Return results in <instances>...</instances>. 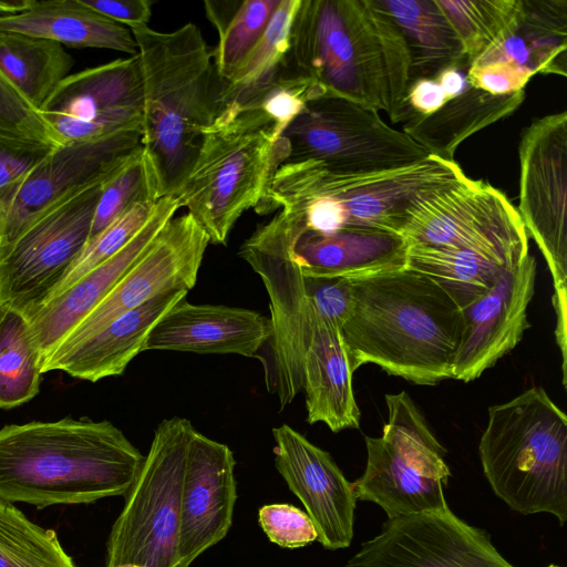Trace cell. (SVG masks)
I'll return each mask as SVG.
<instances>
[{
  "instance_id": "24",
  "label": "cell",
  "mask_w": 567,
  "mask_h": 567,
  "mask_svg": "<svg viewBox=\"0 0 567 567\" xmlns=\"http://www.w3.org/2000/svg\"><path fill=\"white\" fill-rule=\"evenodd\" d=\"M271 337L270 319L257 311L178 300L152 328L143 351L257 357Z\"/></svg>"
},
{
  "instance_id": "15",
  "label": "cell",
  "mask_w": 567,
  "mask_h": 567,
  "mask_svg": "<svg viewBox=\"0 0 567 567\" xmlns=\"http://www.w3.org/2000/svg\"><path fill=\"white\" fill-rule=\"evenodd\" d=\"M142 150V140L135 137L53 150L23 178L0 190V249L55 206L105 182Z\"/></svg>"
},
{
  "instance_id": "5",
  "label": "cell",
  "mask_w": 567,
  "mask_h": 567,
  "mask_svg": "<svg viewBox=\"0 0 567 567\" xmlns=\"http://www.w3.org/2000/svg\"><path fill=\"white\" fill-rule=\"evenodd\" d=\"M274 122L259 109H224L203 134L176 197L207 234L226 245L238 218L260 202L278 166Z\"/></svg>"
},
{
  "instance_id": "16",
  "label": "cell",
  "mask_w": 567,
  "mask_h": 567,
  "mask_svg": "<svg viewBox=\"0 0 567 567\" xmlns=\"http://www.w3.org/2000/svg\"><path fill=\"white\" fill-rule=\"evenodd\" d=\"M344 567H515L449 506L388 518Z\"/></svg>"
},
{
  "instance_id": "25",
  "label": "cell",
  "mask_w": 567,
  "mask_h": 567,
  "mask_svg": "<svg viewBox=\"0 0 567 567\" xmlns=\"http://www.w3.org/2000/svg\"><path fill=\"white\" fill-rule=\"evenodd\" d=\"M185 290L162 292L113 320L90 337L70 344H59L41 361L42 374L63 371L90 382L121 375L143 351L156 322L182 298Z\"/></svg>"
},
{
  "instance_id": "48",
  "label": "cell",
  "mask_w": 567,
  "mask_h": 567,
  "mask_svg": "<svg viewBox=\"0 0 567 567\" xmlns=\"http://www.w3.org/2000/svg\"><path fill=\"white\" fill-rule=\"evenodd\" d=\"M465 69L450 68L440 72L434 79L444 91L447 100L462 94L470 85Z\"/></svg>"
},
{
  "instance_id": "4",
  "label": "cell",
  "mask_w": 567,
  "mask_h": 567,
  "mask_svg": "<svg viewBox=\"0 0 567 567\" xmlns=\"http://www.w3.org/2000/svg\"><path fill=\"white\" fill-rule=\"evenodd\" d=\"M484 475L513 511L567 519V416L544 388L489 406L478 443Z\"/></svg>"
},
{
  "instance_id": "3",
  "label": "cell",
  "mask_w": 567,
  "mask_h": 567,
  "mask_svg": "<svg viewBox=\"0 0 567 567\" xmlns=\"http://www.w3.org/2000/svg\"><path fill=\"white\" fill-rule=\"evenodd\" d=\"M143 89V159L153 197L175 196L220 110L221 82L199 28L131 29Z\"/></svg>"
},
{
  "instance_id": "30",
  "label": "cell",
  "mask_w": 567,
  "mask_h": 567,
  "mask_svg": "<svg viewBox=\"0 0 567 567\" xmlns=\"http://www.w3.org/2000/svg\"><path fill=\"white\" fill-rule=\"evenodd\" d=\"M400 29L411 60V83L443 70L470 68L462 43L435 0H377Z\"/></svg>"
},
{
  "instance_id": "40",
  "label": "cell",
  "mask_w": 567,
  "mask_h": 567,
  "mask_svg": "<svg viewBox=\"0 0 567 567\" xmlns=\"http://www.w3.org/2000/svg\"><path fill=\"white\" fill-rule=\"evenodd\" d=\"M144 202L156 200L153 197L142 150L101 184L89 240L128 209Z\"/></svg>"
},
{
  "instance_id": "21",
  "label": "cell",
  "mask_w": 567,
  "mask_h": 567,
  "mask_svg": "<svg viewBox=\"0 0 567 567\" xmlns=\"http://www.w3.org/2000/svg\"><path fill=\"white\" fill-rule=\"evenodd\" d=\"M463 173L455 161L434 155L394 169L362 175L333 174L317 162V183L344 205L348 214L346 227L374 228L396 234L406 210L421 193Z\"/></svg>"
},
{
  "instance_id": "44",
  "label": "cell",
  "mask_w": 567,
  "mask_h": 567,
  "mask_svg": "<svg viewBox=\"0 0 567 567\" xmlns=\"http://www.w3.org/2000/svg\"><path fill=\"white\" fill-rule=\"evenodd\" d=\"M53 150L55 147L0 135V190L23 178Z\"/></svg>"
},
{
  "instance_id": "43",
  "label": "cell",
  "mask_w": 567,
  "mask_h": 567,
  "mask_svg": "<svg viewBox=\"0 0 567 567\" xmlns=\"http://www.w3.org/2000/svg\"><path fill=\"white\" fill-rule=\"evenodd\" d=\"M303 285L308 299L320 316L340 330L353 303L351 279L303 277Z\"/></svg>"
},
{
  "instance_id": "6",
  "label": "cell",
  "mask_w": 567,
  "mask_h": 567,
  "mask_svg": "<svg viewBox=\"0 0 567 567\" xmlns=\"http://www.w3.org/2000/svg\"><path fill=\"white\" fill-rule=\"evenodd\" d=\"M290 42L292 66L320 96L388 114V78L367 0H299Z\"/></svg>"
},
{
  "instance_id": "38",
  "label": "cell",
  "mask_w": 567,
  "mask_h": 567,
  "mask_svg": "<svg viewBox=\"0 0 567 567\" xmlns=\"http://www.w3.org/2000/svg\"><path fill=\"white\" fill-rule=\"evenodd\" d=\"M156 202H144L135 205L91 238L70 269L41 303L70 288L90 270L125 247L147 223Z\"/></svg>"
},
{
  "instance_id": "50",
  "label": "cell",
  "mask_w": 567,
  "mask_h": 567,
  "mask_svg": "<svg viewBox=\"0 0 567 567\" xmlns=\"http://www.w3.org/2000/svg\"><path fill=\"white\" fill-rule=\"evenodd\" d=\"M4 303L2 300L1 282H0V305Z\"/></svg>"
},
{
  "instance_id": "49",
  "label": "cell",
  "mask_w": 567,
  "mask_h": 567,
  "mask_svg": "<svg viewBox=\"0 0 567 567\" xmlns=\"http://www.w3.org/2000/svg\"><path fill=\"white\" fill-rule=\"evenodd\" d=\"M35 3L37 0H0V18L28 11Z\"/></svg>"
},
{
  "instance_id": "37",
  "label": "cell",
  "mask_w": 567,
  "mask_h": 567,
  "mask_svg": "<svg viewBox=\"0 0 567 567\" xmlns=\"http://www.w3.org/2000/svg\"><path fill=\"white\" fill-rule=\"evenodd\" d=\"M0 567H76L54 530L0 498Z\"/></svg>"
},
{
  "instance_id": "28",
  "label": "cell",
  "mask_w": 567,
  "mask_h": 567,
  "mask_svg": "<svg viewBox=\"0 0 567 567\" xmlns=\"http://www.w3.org/2000/svg\"><path fill=\"white\" fill-rule=\"evenodd\" d=\"M509 62L534 75L567 74V0H523L516 25L470 65Z\"/></svg>"
},
{
  "instance_id": "36",
  "label": "cell",
  "mask_w": 567,
  "mask_h": 567,
  "mask_svg": "<svg viewBox=\"0 0 567 567\" xmlns=\"http://www.w3.org/2000/svg\"><path fill=\"white\" fill-rule=\"evenodd\" d=\"M456 32L470 64L518 22L523 0H435Z\"/></svg>"
},
{
  "instance_id": "19",
  "label": "cell",
  "mask_w": 567,
  "mask_h": 567,
  "mask_svg": "<svg viewBox=\"0 0 567 567\" xmlns=\"http://www.w3.org/2000/svg\"><path fill=\"white\" fill-rule=\"evenodd\" d=\"M536 260L526 256L505 270L494 286L462 308L463 332L452 363V379L473 381L513 350L530 327Z\"/></svg>"
},
{
  "instance_id": "51",
  "label": "cell",
  "mask_w": 567,
  "mask_h": 567,
  "mask_svg": "<svg viewBox=\"0 0 567 567\" xmlns=\"http://www.w3.org/2000/svg\"><path fill=\"white\" fill-rule=\"evenodd\" d=\"M547 567H559V566H556V565H549V566H547Z\"/></svg>"
},
{
  "instance_id": "18",
  "label": "cell",
  "mask_w": 567,
  "mask_h": 567,
  "mask_svg": "<svg viewBox=\"0 0 567 567\" xmlns=\"http://www.w3.org/2000/svg\"><path fill=\"white\" fill-rule=\"evenodd\" d=\"M275 465L311 518L327 549L350 546L357 497L331 455L288 424L272 429Z\"/></svg>"
},
{
  "instance_id": "12",
  "label": "cell",
  "mask_w": 567,
  "mask_h": 567,
  "mask_svg": "<svg viewBox=\"0 0 567 567\" xmlns=\"http://www.w3.org/2000/svg\"><path fill=\"white\" fill-rule=\"evenodd\" d=\"M39 112L64 145L116 137L143 141V89L137 54L70 74Z\"/></svg>"
},
{
  "instance_id": "26",
  "label": "cell",
  "mask_w": 567,
  "mask_h": 567,
  "mask_svg": "<svg viewBox=\"0 0 567 567\" xmlns=\"http://www.w3.org/2000/svg\"><path fill=\"white\" fill-rule=\"evenodd\" d=\"M311 334L302 362L307 422L324 423L332 432L358 429L360 411L352 389L346 347L340 330L323 319L311 303Z\"/></svg>"
},
{
  "instance_id": "17",
  "label": "cell",
  "mask_w": 567,
  "mask_h": 567,
  "mask_svg": "<svg viewBox=\"0 0 567 567\" xmlns=\"http://www.w3.org/2000/svg\"><path fill=\"white\" fill-rule=\"evenodd\" d=\"M208 244L207 234L189 213L171 218L114 288L59 344L74 343L96 333L162 292H188L197 281Z\"/></svg>"
},
{
  "instance_id": "27",
  "label": "cell",
  "mask_w": 567,
  "mask_h": 567,
  "mask_svg": "<svg viewBox=\"0 0 567 567\" xmlns=\"http://www.w3.org/2000/svg\"><path fill=\"white\" fill-rule=\"evenodd\" d=\"M0 31L47 39L63 47L137 54V44L128 28L93 11L81 0L37 1L28 11L1 17Z\"/></svg>"
},
{
  "instance_id": "34",
  "label": "cell",
  "mask_w": 567,
  "mask_h": 567,
  "mask_svg": "<svg viewBox=\"0 0 567 567\" xmlns=\"http://www.w3.org/2000/svg\"><path fill=\"white\" fill-rule=\"evenodd\" d=\"M281 0L205 1L207 19L218 32L212 50L220 82H227L267 30Z\"/></svg>"
},
{
  "instance_id": "11",
  "label": "cell",
  "mask_w": 567,
  "mask_h": 567,
  "mask_svg": "<svg viewBox=\"0 0 567 567\" xmlns=\"http://www.w3.org/2000/svg\"><path fill=\"white\" fill-rule=\"evenodd\" d=\"M517 213L554 284L556 340L566 362L567 112L535 120L522 134Z\"/></svg>"
},
{
  "instance_id": "47",
  "label": "cell",
  "mask_w": 567,
  "mask_h": 567,
  "mask_svg": "<svg viewBox=\"0 0 567 567\" xmlns=\"http://www.w3.org/2000/svg\"><path fill=\"white\" fill-rule=\"evenodd\" d=\"M447 101L435 79H417L409 87L405 106L412 117L426 116L440 110Z\"/></svg>"
},
{
  "instance_id": "32",
  "label": "cell",
  "mask_w": 567,
  "mask_h": 567,
  "mask_svg": "<svg viewBox=\"0 0 567 567\" xmlns=\"http://www.w3.org/2000/svg\"><path fill=\"white\" fill-rule=\"evenodd\" d=\"M73 65L55 41L0 31V71L38 111Z\"/></svg>"
},
{
  "instance_id": "42",
  "label": "cell",
  "mask_w": 567,
  "mask_h": 567,
  "mask_svg": "<svg viewBox=\"0 0 567 567\" xmlns=\"http://www.w3.org/2000/svg\"><path fill=\"white\" fill-rule=\"evenodd\" d=\"M258 520L269 540L284 548L305 547L318 539L309 515L290 504L264 505L259 508Z\"/></svg>"
},
{
  "instance_id": "29",
  "label": "cell",
  "mask_w": 567,
  "mask_h": 567,
  "mask_svg": "<svg viewBox=\"0 0 567 567\" xmlns=\"http://www.w3.org/2000/svg\"><path fill=\"white\" fill-rule=\"evenodd\" d=\"M525 91L493 95L471 85L449 100L440 110L414 115L403 125V132L420 144L429 155L454 161L461 143L481 130L509 116L524 102Z\"/></svg>"
},
{
  "instance_id": "23",
  "label": "cell",
  "mask_w": 567,
  "mask_h": 567,
  "mask_svg": "<svg viewBox=\"0 0 567 567\" xmlns=\"http://www.w3.org/2000/svg\"><path fill=\"white\" fill-rule=\"evenodd\" d=\"M179 208L176 196L159 198L141 231L118 252L54 298L22 312L41 361L104 299Z\"/></svg>"
},
{
  "instance_id": "22",
  "label": "cell",
  "mask_w": 567,
  "mask_h": 567,
  "mask_svg": "<svg viewBox=\"0 0 567 567\" xmlns=\"http://www.w3.org/2000/svg\"><path fill=\"white\" fill-rule=\"evenodd\" d=\"M282 239L307 278L355 279L408 266V244L396 233L343 227L329 234L303 229L276 214L261 224Z\"/></svg>"
},
{
  "instance_id": "2",
  "label": "cell",
  "mask_w": 567,
  "mask_h": 567,
  "mask_svg": "<svg viewBox=\"0 0 567 567\" xmlns=\"http://www.w3.org/2000/svg\"><path fill=\"white\" fill-rule=\"evenodd\" d=\"M143 461L106 420L8 424L0 427V498L44 508L125 495Z\"/></svg>"
},
{
  "instance_id": "35",
  "label": "cell",
  "mask_w": 567,
  "mask_h": 567,
  "mask_svg": "<svg viewBox=\"0 0 567 567\" xmlns=\"http://www.w3.org/2000/svg\"><path fill=\"white\" fill-rule=\"evenodd\" d=\"M41 380V354L28 319L18 309L0 305V409H13L32 400L40 391Z\"/></svg>"
},
{
  "instance_id": "41",
  "label": "cell",
  "mask_w": 567,
  "mask_h": 567,
  "mask_svg": "<svg viewBox=\"0 0 567 567\" xmlns=\"http://www.w3.org/2000/svg\"><path fill=\"white\" fill-rule=\"evenodd\" d=\"M0 135L55 148L63 142L12 83L0 71Z\"/></svg>"
},
{
  "instance_id": "31",
  "label": "cell",
  "mask_w": 567,
  "mask_h": 567,
  "mask_svg": "<svg viewBox=\"0 0 567 567\" xmlns=\"http://www.w3.org/2000/svg\"><path fill=\"white\" fill-rule=\"evenodd\" d=\"M298 4L299 0L280 1L261 39L230 80L221 83L219 112L227 107L254 109L270 86L296 71L290 56V34Z\"/></svg>"
},
{
  "instance_id": "33",
  "label": "cell",
  "mask_w": 567,
  "mask_h": 567,
  "mask_svg": "<svg viewBox=\"0 0 567 567\" xmlns=\"http://www.w3.org/2000/svg\"><path fill=\"white\" fill-rule=\"evenodd\" d=\"M408 266L437 281L464 308L488 291L509 266L489 256L452 247L410 245Z\"/></svg>"
},
{
  "instance_id": "10",
  "label": "cell",
  "mask_w": 567,
  "mask_h": 567,
  "mask_svg": "<svg viewBox=\"0 0 567 567\" xmlns=\"http://www.w3.org/2000/svg\"><path fill=\"white\" fill-rule=\"evenodd\" d=\"M399 234L408 246L468 249L509 266L529 255L528 235L516 207L489 183L464 173L421 193Z\"/></svg>"
},
{
  "instance_id": "7",
  "label": "cell",
  "mask_w": 567,
  "mask_h": 567,
  "mask_svg": "<svg viewBox=\"0 0 567 567\" xmlns=\"http://www.w3.org/2000/svg\"><path fill=\"white\" fill-rule=\"evenodd\" d=\"M193 424L159 423L106 545V566L177 567L181 499Z\"/></svg>"
},
{
  "instance_id": "8",
  "label": "cell",
  "mask_w": 567,
  "mask_h": 567,
  "mask_svg": "<svg viewBox=\"0 0 567 567\" xmlns=\"http://www.w3.org/2000/svg\"><path fill=\"white\" fill-rule=\"evenodd\" d=\"M278 165L316 161L338 175H362L402 167L429 156L379 111L354 101L321 95L307 102L276 143Z\"/></svg>"
},
{
  "instance_id": "13",
  "label": "cell",
  "mask_w": 567,
  "mask_h": 567,
  "mask_svg": "<svg viewBox=\"0 0 567 567\" xmlns=\"http://www.w3.org/2000/svg\"><path fill=\"white\" fill-rule=\"evenodd\" d=\"M100 192L101 184L78 193L0 249L4 303L24 312L48 297L89 241Z\"/></svg>"
},
{
  "instance_id": "20",
  "label": "cell",
  "mask_w": 567,
  "mask_h": 567,
  "mask_svg": "<svg viewBox=\"0 0 567 567\" xmlns=\"http://www.w3.org/2000/svg\"><path fill=\"white\" fill-rule=\"evenodd\" d=\"M231 450L194 430L181 499L177 567H189L233 524L237 485Z\"/></svg>"
},
{
  "instance_id": "9",
  "label": "cell",
  "mask_w": 567,
  "mask_h": 567,
  "mask_svg": "<svg viewBox=\"0 0 567 567\" xmlns=\"http://www.w3.org/2000/svg\"><path fill=\"white\" fill-rule=\"evenodd\" d=\"M385 403L382 435L365 436L367 466L352 483L357 499L375 503L388 518L446 507L444 447L406 392L386 394Z\"/></svg>"
},
{
  "instance_id": "39",
  "label": "cell",
  "mask_w": 567,
  "mask_h": 567,
  "mask_svg": "<svg viewBox=\"0 0 567 567\" xmlns=\"http://www.w3.org/2000/svg\"><path fill=\"white\" fill-rule=\"evenodd\" d=\"M384 61L389 86V112L393 123L406 122L412 117L405 106L411 85V60L405 40L391 17L377 0H367Z\"/></svg>"
},
{
  "instance_id": "14",
  "label": "cell",
  "mask_w": 567,
  "mask_h": 567,
  "mask_svg": "<svg viewBox=\"0 0 567 567\" xmlns=\"http://www.w3.org/2000/svg\"><path fill=\"white\" fill-rule=\"evenodd\" d=\"M238 255L259 275L269 297L271 368L266 372V384L277 394L282 410L303 388L311 302L286 243L261 224L241 244Z\"/></svg>"
},
{
  "instance_id": "45",
  "label": "cell",
  "mask_w": 567,
  "mask_h": 567,
  "mask_svg": "<svg viewBox=\"0 0 567 567\" xmlns=\"http://www.w3.org/2000/svg\"><path fill=\"white\" fill-rule=\"evenodd\" d=\"M533 76L530 71L502 61L470 65L466 71L471 86L493 95H507L523 91Z\"/></svg>"
},
{
  "instance_id": "1",
  "label": "cell",
  "mask_w": 567,
  "mask_h": 567,
  "mask_svg": "<svg viewBox=\"0 0 567 567\" xmlns=\"http://www.w3.org/2000/svg\"><path fill=\"white\" fill-rule=\"evenodd\" d=\"M351 285L353 303L340 333L352 373L374 363L420 385L452 379L463 311L437 281L405 266Z\"/></svg>"
},
{
  "instance_id": "46",
  "label": "cell",
  "mask_w": 567,
  "mask_h": 567,
  "mask_svg": "<svg viewBox=\"0 0 567 567\" xmlns=\"http://www.w3.org/2000/svg\"><path fill=\"white\" fill-rule=\"evenodd\" d=\"M81 2L130 30L148 25L154 4L150 0H81Z\"/></svg>"
}]
</instances>
